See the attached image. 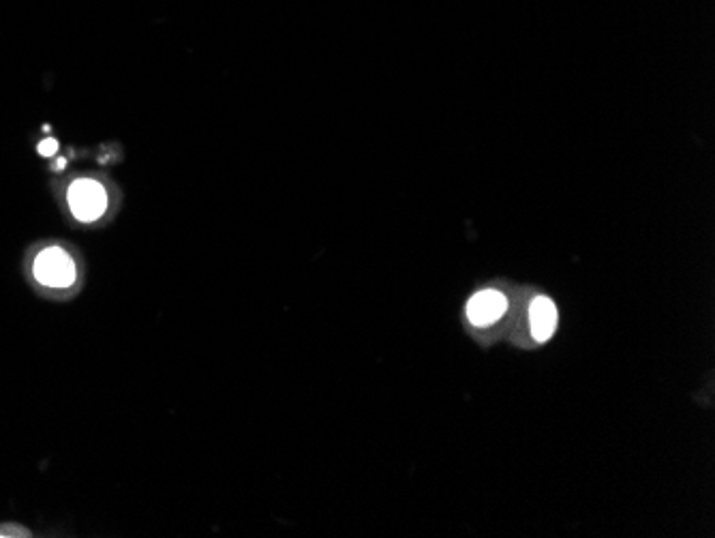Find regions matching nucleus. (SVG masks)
Instances as JSON below:
<instances>
[{
    "label": "nucleus",
    "mask_w": 715,
    "mask_h": 538,
    "mask_svg": "<svg viewBox=\"0 0 715 538\" xmlns=\"http://www.w3.org/2000/svg\"><path fill=\"white\" fill-rule=\"evenodd\" d=\"M56 148H58V142L54 138H48L39 144V153L45 157H52L56 153Z\"/></svg>",
    "instance_id": "39448f33"
},
{
    "label": "nucleus",
    "mask_w": 715,
    "mask_h": 538,
    "mask_svg": "<svg viewBox=\"0 0 715 538\" xmlns=\"http://www.w3.org/2000/svg\"><path fill=\"white\" fill-rule=\"evenodd\" d=\"M529 326L536 341H549L557 328V307L546 296H538L529 307Z\"/></svg>",
    "instance_id": "20e7f679"
},
{
    "label": "nucleus",
    "mask_w": 715,
    "mask_h": 538,
    "mask_svg": "<svg viewBox=\"0 0 715 538\" xmlns=\"http://www.w3.org/2000/svg\"><path fill=\"white\" fill-rule=\"evenodd\" d=\"M33 273L45 288H69L75 281V264L65 249L48 247L35 258Z\"/></svg>",
    "instance_id": "f03ea898"
},
{
    "label": "nucleus",
    "mask_w": 715,
    "mask_h": 538,
    "mask_svg": "<svg viewBox=\"0 0 715 538\" xmlns=\"http://www.w3.org/2000/svg\"><path fill=\"white\" fill-rule=\"evenodd\" d=\"M508 309L506 296L495 290H484L469 298L467 318L474 326H489L504 316Z\"/></svg>",
    "instance_id": "7ed1b4c3"
},
{
    "label": "nucleus",
    "mask_w": 715,
    "mask_h": 538,
    "mask_svg": "<svg viewBox=\"0 0 715 538\" xmlns=\"http://www.w3.org/2000/svg\"><path fill=\"white\" fill-rule=\"evenodd\" d=\"M67 200L73 217L84 223L97 221L99 217L105 215V211H108V191H105L103 185H99L97 181H90V178H80V181H75L69 187Z\"/></svg>",
    "instance_id": "f257e3e1"
}]
</instances>
